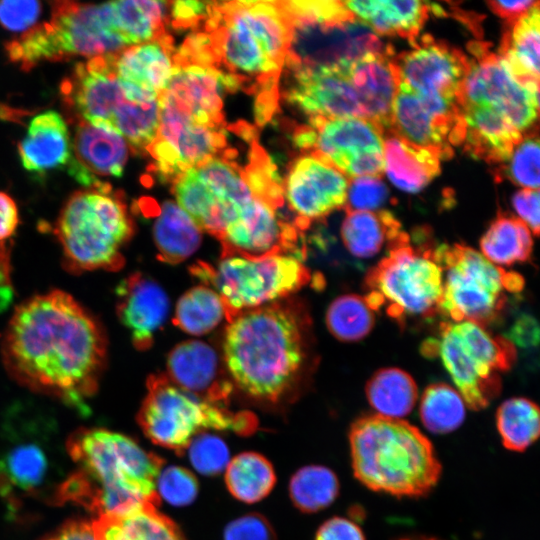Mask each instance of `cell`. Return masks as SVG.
Returning a JSON list of instances; mask_svg holds the SVG:
<instances>
[{"instance_id":"60d3db41","label":"cell","mask_w":540,"mask_h":540,"mask_svg":"<svg viewBox=\"0 0 540 540\" xmlns=\"http://www.w3.org/2000/svg\"><path fill=\"white\" fill-rule=\"evenodd\" d=\"M225 484L237 500L252 504L269 495L276 483L271 462L257 452H243L233 457L225 469Z\"/></svg>"},{"instance_id":"9f6ffc18","label":"cell","mask_w":540,"mask_h":540,"mask_svg":"<svg viewBox=\"0 0 540 540\" xmlns=\"http://www.w3.org/2000/svg\"><path fill=\"white\" fill-rule=\"evenodd\" d=\"M315 540H366L361 528L352 520L332 517L320 525Z\"/></svg>"},{"instance_id":"277c9868","label":"cell","mask_w":540,"mask_h":540,"mask_svg":"<svg viewBox=\"0 0 540 540\" xmlns=\"http://www.w3.org/2000/svg\"><path fill=\"white\" fill-rule=\"evenodd\" d=\"M354 477L366 488L395 497H422L438 483L442 466L431 441L403 419L378 414L350 426Z\"/></svg>"},{"instance_id":"7a4b0ae2","label":"cell","mask_w":540,"mask_h":540,"mask_svg":"<svg viewBox=\"0 0 540 540\" xmlns=\"http://www.w3.org/2000/svg\"><path fill=\"white\" fill-rule=\"evenodd\" d=\"M75 465L52 503H76L97 516L139 503L160 504L156 481L164 460L130 437L103 428H81L66 442Z\"/></svg>"},{"instance_id":"ba28073f","label":"cell","mask_w":540,"mask_h":540,"mask_svg":"<svg viewBox=\"0 0 540 540\" xmlns=\"http://www.w3.org/2000/svg\"><path fill=\"white\" fill-rule=\"evenodd\" d=\"M137 420L154 444L183 455L191 440L205 430L229 431L247 436L256 431L257 418L248 411H232L187 392L167 376L147 381Z\"/></svg>"},{"instance_id":"ffe728a7","label":"cell","mask_w":540,"mask_h":540,"mask_svg":"<svg viewBox=\"0 0 540 540\" xmlns=\"http://www.w3.org/2000/svg\"><path fill=\"white\" fill-rule=\"evenodd\" d=\"M238 86L237 76L208 64L176 63L158 101L199 124L217 126L225 95Z\"/></svg>"},{"instance_id":"603a6c76","label":"cell","mask_w":540,"mask_h":540,"mask_svg":"<svg viewBox=\"0 0 540 540\" xmlns=\"http://www.w3.org/2000/svg\"><path fill=\"white\" fill-rule=\"evenodd\" d=\"M287 97L310 118L366 119L346 65L296 68Z\"/></svg>"},{"instance_id":"9a60e30c","label":"cell","mask_w":540,"mask_h":540,"mask_svg":"<svg viewBox=\"0 0 540 540\" xmlns=\"http://www.w3.org/2000/svg\"><path fill=\"white\" fill-rule=\"evenodd\" d=\"M469 60L460 105L478 106L507 119L523 133L538 118L539 92L518 82L486 43L469 44Z\"/></svg>"},{"instance_id":"bcb514c9","label":"cell","mask_w":540,"mask_h":540,"mask_svg":"<svg viewBox=\"0 0 540 540\" xmlns=\"http://www.w3.org/2000/svg\"><path fill=\"white\" fill-rule=\"evenodd\" d=\"M465 403L452 386L434 383L425 388L420 399L419 415L424 427L434 434L458 429L465 419Z\"/></svg>"},{"instance_id":"d6a6232c","label":"cell","mask_w":540,"mask_h":540,"mask_svg":"<svg viewBox=\"0 0 540 540\" xmlns=\"http://www.w3.org/2000/svg\"><path fill=\"white\" fill-rule=\"evenodd\" d=\"M539 3L509 26L498 57L510 74L528 89L539 92Z\"/></svg>"},{"instance_id":"f35d334b","label":"cell","mask_w":540,"mask_h":540,"mask_svg":"<svg viewBox=\"0 0 540 540\" xmlns=\"http://www.w3.org/2000/svg\"><path fill=\"white\" fill-rule=\"evenodd\" d=\"M365 394L376 414L402 419L413 410L418 389L414 379L404 370L383 368L367 381Z\"/></svg>"},{"instance_id":"7c38bea8","label":"cell","mask_w":540,"mask_h":540,"mask_svg":"<svg viewBox=\"0 0 540 540\" xmlns=\"http://www.w3.org/2000/svg\"><path fill=\"white\" fill-rule=\"evenodd\" d=\"M387 248V254L365 276L369 292L364 298L369 306L374 311L384 306L395 319L439 312L443 272L434 249L411 245L404 231Z\"/></svg>"},{"instance_id":"ac0fdd59","label":"cell","mask_w":540,"mask_h":540,"mask_svg":"<svg viewBox=\"0 0 540 540\" xmlns=\"http://www.w3.org/2000/svg\"><path fill=\"white\" fill-rule=\"evenodd\" d=\"M158 133L147 148L157 173L164 179L178 178L208 159L224 145L219 125H203L177 110L159 103Z\"/></svg>"},{"instance_id":"83f0119b","label":"cell","mask_w":540,"mask_h":540,"mask_svg":"<svg viewBox=\"0 0 540 540\" xmlns=\"http://www.w3.org/2000/svg\"><path fill=\"white\" fill-rule=\"evenodd\" d=\"M23 168L36 175L69 168L74 160L72 141L64 118L56 111L36 115L18 144Z\"/></svg>"},{"instance_id":"8d00e7d4","label":"cell","mask_w":540,"mask_h":540,"mask_svg":"<svg viewBox=\"0 0 540 540\" xmlns=\"http://www.w3.org/2000/svg\"><path fill=\"white\" fill-rule=\"evenodd\" d=\"M401 224L387 210L349 211L341 225V239L348 252L358 258H371L394 241Z\"/></svg>"},{"instance_id":"7bdbcfd3","label":"cell","mask_w":540,"mask_h":540,"mask_svg":"<svg viewBox=\"0 0 540 540\" xmlns=\"http://www.w3.org/2000/svg\"><path fill=\"white\" fill-rule=\"evenodd\" d=\"M224 318L226 310L219 294L211 287L199 285L179 298L173 322L182 331L200 336L212 331Z\"/></svg>"},{"instance_id":"6f0895ef","label":"cell","mask_w":540,"mask_h":540,"mask_svg":"<svg viewBox=\"0 0 540 540\" xmlns=\"http://www.w3.org/2000/svg\"><path fill=\"white\" fill-rule=\"evenodd\" d=\"M18 225L19 212L15 201L0 191V243L12 242Z\"/></svg>"},{"instance_id":"4dcf8cb0","label":"cell","mask_w":540,"mask_h":540,"mask_svg":"<svg viewBox=\"0 0 540 540\" xmlns=\"http://www.w3.org/2000/svg\"><path fill=\"white\" fill-rule=\"evenodd\" d=\"M384 171L400 190L415 193L440 173V152L388 132L383 142Z\"/></svg>"},{"instance_id":"b9f144b4","label":"cell","mask_w":540,"mask_h":540,"mask_svg":"<svg viewBox=\"0 0 540 540\" xmlns=\"http://www.w3.org/2000/svg\"><path fill=\"white\" fill-rule=\"evenodd\" d=\"M496 427L506 449L524 452L540 435L539 408L524 397L507 399L497 409Z\"/></svg>"},{"instance_id":"7402d4cb","label":"cell","mask_w":540,"mask_h":540,"mask_svg":"<svg viewBox=\"0 0 540 540\" xmlns=\"http://www.w3.org/2000/svg\"><path fill=\"white\" fill-rule=\"evenodd\" d=\"M348 184L346 176L321 157L299 158L287 177L285 196L300 228L343 207Z\"/></svg>"},{"instance_id":"44dd1931","label":"cell","mask_w":540,"mask_h":540,"mask_svg":"<svg viewBox=\"0 0 540 540\" xmlns=\"http://www.w3.org/2000/svg\"><path fill=\"white\" fill-rule=\"evenodd\" d=\"M219 240L222 256L261 258L278 253L302 255L296 231L282 223L275 208L254 196L227 225Z\"/></svg>"},{"instance_id":"2e32d148","label":"cell","mask_w":540,"mask_h":540,"mask_svg":"<svg viewBox=\"0 0 540 540\" xmlns=\"http://www.w3.org/2000/svg\"><path fill=\"white\" fill-rule=\"evenodd\" d=\"M58 450L38 431L8 429L0 435V495L16 501L50 493L51 502L64 481Z\"/></svg>"},{"instance_id":"680465c9","label":"cell","mask_w":540,"mask_h":540,"mask_svg":"<svg viewBox=\"0 0 540 540\" xmlns=\"http://www.w3.org/2000/svg\"><path fill=\"white\" fill-rule=\"evenodd\" d=\"M513 345L531 347L538 344L539 328L536 320L529 315L520 316L506 337Z\"/></svg>"},{"instance_id":"f907efd6","label":"cell","mask_w":540,"mask_h":540,"mask_svg":"<svg viewBox=\"0 0 540 540\" xmlns=\"http://www.w3.org/2000/svg\"><path fill=\"white\" fill-rule=\"evenodd\" d=\"M156 491L167 503L173 506H187L197 497L199 483L196 476L188 469L171 465L162 468L157 481Z\"/></svg>"},{"instance_id":"94428289","label":"cell","mask_w":540,"mask_h":540,"mask_svg":"<svg viewBox=\"0 0 540 540\" xmlns=\"http://www.w3.org/2000/svg\"><path fill=\"white\" fill-rule=\"evenodd\" d=\"M44 540H95L90 523L73 520L64 524Z\"/></svg>"},{"instance_id":"6125c7cd","label":"cell","mask_w":540,"mask_h":540,"mask_svg":"<svg viewBox=\"0 0 540 540\" xmlns=\"http://www.w3.org/2000/svg\"><path fill=\"white\" fill-rule=\"evenodd\" d=\"M206 9V3L204 2L179 1L173 4L172 14L179 22H187L203 14Z\"/></svg>"},{"instance_id":"e0dca14e","label":"cell","mask_w":540,"mask_h":540,"mask_svg":"<svg viewBox=\"0 0 540 540\" xmlns=\"http://www.w3.org/2000/svg\"><path fill=\"white\" fill-rule=\"evenodd\" d=\"M413 46L393 57L398 83L430 105L461 106L468 56L430 35H424Z\"/></svg>"},{"instance_id":"e575fe53","label":"cell","mask_w":540,"mask_h":540,"mask_svg":"<svg viewBox=\"0 0 540 540\" xmlns=\"http://www.w3.org/2000/svg\"><path fill=\"white\" fill-rule=\"evenodd\" d=\"M174 194L176 203L196 225L217 239L240 211L222 200L202 181L194 167L176 179Z\"/></svg>"},{"instance_id":"ee69618b","label":"cell","mask_w":540,"mask_h":540,"mask_svg":"<svg viewBox=\"0 0 540 540\" xmlns=\"http://www.w3.org/2000/svg\"><path fill=\"white\" fill-rule=\"evenodd\" d=\"M288 490L290 499L298 510L303 513H316L336 500L340 484L330 468L307 465L292 475Z\"/></svg>"},{"instance_id":"30bf717a","label":"cell","mask_w":540,"mask_h":540,"mask_svg":"<svg viewBox=\"0 0 540 540\" xmlns=\"http://www.w3.org/2000/svg\"><path fill=\"white\" fill-rule=\"evenodd\" d=\"M422 353L439 356L465 405L472 410L486 408L498 396V373L508 370L516 359V349L506 337L492 336L469 321L442 322L438 339H428Z\"/></svg>"},{"instance_id":"9c48e42d","label":"cell","mask_w":540,"mask_h":540,"mask_svg":"<svg viewBox=\"0 0 540 540\" xmlns=\"http://www.w3.org/2000/svg\"><path fill=\"white\" fill-rule=\"evenodd\" d=\"M214 21L215 48L232 70L267 78L279 73L291 39L280 2L227 3L216 8Z\"/></svg>"},{"instance_id":"5b68a950","label":"cell","mask_w":540,"mask_h":540,"mask_svg":"<svg viewBox=\"0 0 540 540\" xmlns=\"http://www.w3.org/2000/svg\"><path fill=\"white\" fill-rule=\"evenodd\" d=\"M133 233L124 201L105 182L71 194L54 227L63 266L74 274L121 269Z\"/></svg>"},{"instance_id":"91938a15","label":"cell","mask_w":540,"mask_h":540,"mask_svg":"<svg viewBox=\"0 0 540 540\" xmlns=\"http://www.w3.org/2000/svg\"><path fill=\"white\" fill-rule=\"evenodd\" d=\"M539 2L535 0H517V1H488L487 4L491 11L504 19L508 26L512 25L522 15L529 11Z\"/></svg>"},{"instance_id":"be15d7a7","label":"cell","mask_w":540,"mask_h":540,"mask_svg":"<svg viewBox=\"0 0 540 540\" xmlns=\"http://www.w3.org/2000/svg\"><path fill=\"white\" fill-rule=\"evenodd\" d=\"M399 540H439V539L427 538V537H412V538H401Z\"/></svg>"},{"instance_id":"681fc988","label":"cell","mask_w":540,"mask_h":540,"mask_svg":"<svg viewBox=\"0 0 540 540\" xmlns=\"http://www.w3.org/2000/svg\"><path fill=\"white\" fill-rule=\"evenodd\" d=\"M188 458L193 468L206 476L225 471L230 461L227 444L219 436L208 432L196 435L190 442Z\"/></svg>"},{"instance_id":"4fadbf2b","label":"cell","mask_w":540,"mask_h":540,"mask_svg":"<svg viewBox=\"0 0 540 540\" xmlns=\"http://www.w3.org/2000/svg\"><path fill=\"white\" fill-rule=\"evenodd\" d=\"M302 256L278 253L261 258L222 256L212 267L199 263L191 272L221 297L230 321L241 312L278 302L311 280Z\"/></svg>"},{"instance_id":"7dc6e473","label":"cell","mask_w":540,"mask_h":540,"mask_svg":"<svg viewBox=\"0 0 540 540\" xmlns=\"http://www.w3.org/2000/svg\"><path fill=\"white\" fill-rule=\"evenodd\" d=\"M374 312L364 297L356 294L342 295L329 305L325 316L326 326L338 340L356 342L373 329Z\"/></svg>"},{"instance_id":"f6af8a7d","label":"cell","mask_w":540,"mask_h":540,"mask_svg":"<svg viewBox=\"0 0 540 540\" xmlns=\"http://www.w3.org/2000/svg\"><path fill=\"white\" fill-rule=\"evenodd\" d=\"M117 28L128 46L152 41L160 32L167 10L163 1L112 2Z\"/></svg>"},{"instance_id":"8992f818","label":"cell","mask_w":540,"mask_h":540,"mask_svg":"<svg viewBox=\"0 0 540 540\" xmlns=\"http://www.w3.org/2000/svg\"><path fill=\"white\" fill-rule=\"evenodd\" d=\"M5 46L11 61L25 70L44 60L93 58L129 47L117 28L112 2L73 1L52 2L48 22L37 24Z\"/></svg>"},{"instance_id":"d4e9b609","label":"cell","mask_w":540,"mask_h":540,"mask_svg":"<svg viewBox=\"0 0 540 540\" xmlns=\"http://www.w3.org/2000/svg\"><path fill=\"white\" fill-rule=\"evenodd\" d=\"M116 296V313L132 344L140 351L147 350L169 314L166 292L152 278L136 272L119 283Z\"/></svg>"},{"instance_id":"8fae6325","label":"cell","mask_w":540,"mask_h":540,"mask_svg":"<svg viewBox=\"0 0 540 540\" xmlns=\"http://www.w3.org/2000/svg\"><path fill=\"white\" fill-rule=\"evenodd\" d=\"M433 253L443 272L439 312L452 322L484 327L503 310L506 292L517 293L524 287L520 274L491 263L471 247L442 244Z\"/></svg>"},{"instance_id":"1f68e13d","label":"cell","mask_w":540,"mask_h":540,"mask_svg":"<svg viewBox=\"0 0 540 540\" xmlns=\"http://www.w3.org/2000/svg\"><path fill=\"white\" fill-rule=\"evenodd\" d=\"M345 6L377 35L406 38L414 43L435 4L424 1H344Z\"/></svg>"},{"instance_id":"f546056e","label":"cell","mask_w":540,"mask_h":540,"mask_svg":"<svg viewBox=\"0 0 540 540\" xmlns=\"http://www.w3.org/2000/svg\"><path fill=\"white\" fill-rule=\"evenodd\" d=\"M465 122L464 150L489 164H503L523 133L503 116L478 106H461Z\"/></svg>"},{"instance_id":"f5cc1de1","label":"cell","mask_w":540,"mask_h":540,"mask_svg":"<svg viewBox=\"0 0 540 540\" xmlns=\"http://www.w3.org/2000/svg\"><path fill=\"white\" fill-rule=\"evenodd\" d=\"M39 1L3 0L0 1V24L12 32H27L35 27L41 15Z\"/></svg>"},{"instance_id":"3957f363","label":"cell","mask_w":540,"mask_h":540,"mask_svg":"<svg viewBox=\"0 0 540 540\" xmlns=\"http://www.w3.org/2000/svg\"><path fill=\"white\" fill-rule=\"evenodd\" d=\"M303 328L300 314L277 302L232 318L224 336L223 358L238 388L259 401H280L305 361Z\"/></svg>"},{"instance_id":"836d02e7","label":"cell","mask_w":540,"mask_h":540,"mask_svg":"<svg viewBox=\"0 0 540 540\" xmlns=\"http://www.w3.org/2000/svg\"><path fill=\"white\" fill-rule=\"evenodd\" d=\"M72 141L76 162L90 175L120 177L128 158V144L116 131L78 121Z\"/></svg>"},{"instance_id":"cb8c5ba5","label":"cell","mask_w":540,"mask_h":540,"mask_svg":"<svg viewBox=\"0 0 540 540\" xmlns=\"http://www.w3.org/2000/svg\"><path fill=\"white\" fill-rule=\"evenodd\" d=\"M389 132L416 145L434 148L447 159L453 148L463 143L465 122L463 116L447 117L432 112L414 92L398 83Z\"/></svg>"},{"instance_id":"74e56055","label":"cell","mask_w":540,"mask_h":540,"mask_svg":"<svg viewBox=\"0 0 540 540\" xmlns=\"http://www.w3.org/2000/svg\"><path fill=\"white\" fill-rule=\"evenodd\" d=\"M202 230L175 202L162 203L153 226L158 257L166 263L178 264L199 248Z\"/></svg>"},{"instance_id":"f1b7e54d","label":"cell","mask_w":540,"mask_h":540,"mask_svg":"<svg viewBox=\"0 0 540 540\" xmlns=\"http://www.w3.org/2000/svg\"><path fill=\"white\" fill-rule=\"evenodd\" d=\"M90 526L95 540H187L179 526L152 503L98 515Z\"/></svg>"},{"instance_id":"11a10c76","label":"cell","mask_w":540,"mask_h":540,"mask_svg":"<svg viewBox=\"0 0 540 540\" xmlns=\"http://www.w3.org/2000/svg\"><path fill=\"white\" fill-rule=\"evenodd\" d=\"M539 190L522 189L512 198L513 207L530 231L537 236L539 232Z\"/></svg>"},{"instance_id":"4316f807","label":"cell","mask_w":540,"mask_h":540,"mask_svg":"<svg viewBox=\"0 0 540 540\" xmlns=\"http://www.w3.org/2000/svg\"><path fill=\"white\" fill-rule=\"evenodd\" d=\"M391 47L367 53L346 65L366 120L384 133L391 130L392 107L398 89V76Z\"/></svg>"},{"instance_id":"c3c4849f","label":"cell","mask_w":540,"mask_h":540,"mask_svg":"<svg viewBox=\"0 0 540 540\" xmlns=\"http://www.w3.org/2000/svg\"><path fill=\"white\" fill-rule=\"evenodd\" d=\"M540 149L537 134L523 136L510 157L502 164L499 176H506L523 189L539 188Z\"/></svg>"},{"instance_id":"5bb4252c","label":"cell","mask_w":540,"mask_h":540,"mask_svg":"<svg viewBox=\"0 0 540 540\" xmlns=\"http://www.w3.org/2000/svg\"><path fill=\"white\" fill-rule=\"evenodd\" d=\"M301 148H313L345 176L380 177L384 172V133L361 118H310L295 137Z\"/></svg>"},{"instance_id":"db71d44e","label":"cell","mask_w":540,"mask_h":540,"mask_svg":"<svg viewBox=\"0 0 540 540\" xmlns=\"http://www.w3.org/2000/svg\"><path fill=\"white\" fill-rule=\"evenodd\" d=\"M223 540H275V533L264 516L249 513L228 523Z\"/></svg>"},{"instance_id":"6da1fadb","label":"cell","mask_w":540,"mask_h":540,"mask_svg":"<svg viewBox=\"0 0 540 540\" xmlns=\"http://www.w3.org/2000/svg\"><path fill=\"white\" fill-rule=\"evenodd\" d=\"M107 353L98 318L57 289L18 305L1 339L4 368L16 382L81 411L98 389Z\"/></svg>"},{"instance_id":"52a82bcc","label":"cell","mask_w":540,"mask_h":540,"mask_svg":"<svg viewBox=\"0 0 540 540\" xmlns=\"http://www.w3.org/2000/svg\"><path fill=\"white\" fill-rule=\"evenodd\" d=\"M340 1L286 2L291 24L287 58L296 68L345 66L381 52L379 36Z\"/></svg>"},{"instance_id":"484cf974","label":"cell","mask_w":540,"mask_h":540,"mask_svg":"<svg viewBox=\"0 0 540 540\" xmlns=\"http://www.w3.org/2000/svg\"><path fill=\"white\" fill-rule=\"evenodd\" d=\"M167 372L179 388L218 405L228 403L232 384L209 344L199 340L179 343L168 355Z\"/></svg>"},{"instance_id":"d6986e66","label":"cell","mask_w":540,"mask_h":540,"mask_svg":"<svg viewBox=\"0 0 540 540\" xmlns=\"http://www.w3.org/2000/svg\"><path fill=\"white\" fill-rule=\"evenodd\" d=\"M61 93L79 121L108 129L118 110L131 101L114 71L111 54L78 63L62 82Z\"/></svg>"},{"instance_id":"816d5d0a","label":"cell","mask_w":540,"mask_h":540,"mask_svg":"<svg viewBox=\"0 0 540 540\" xmlns=\"http://www.w3.org/2000/svg\"><path fill=\"white\" fill-rule=\"evenodd\" d=\"M388 198V189L380 177L362 176L352 178L347 190L349 211H376Z\"/></svg>"},{"instance_id":"ab89813d","label":"cell","mask_w":540,"mask_h":540,"mask_svg":"<svg viewBox=\"0 0 540 540\" xmlns=\"http://www.w3.org/2000/svg\"><path fill=\"white\" fill-rule=\"evenodd\" d=\"M480 249L486 259L500 267L526 262L533 249L532 232L519 218L500 215L482 236Z\"/></svg>"},{"instance_id":"d590c367","label":"cell","mask_w":540,"mask_h":540,"mask_svg":"<svg viewBox=\"0 0 540 540\" xmlns=\"http://www.w3.org/2000/svg\"><path fill=\"white\" fill-rule=\"evenodd\" d=\"M116 75L160 94L167 86L175 64L161 41L132 45L111 54Z\"/></svg>"}]
</instances>
